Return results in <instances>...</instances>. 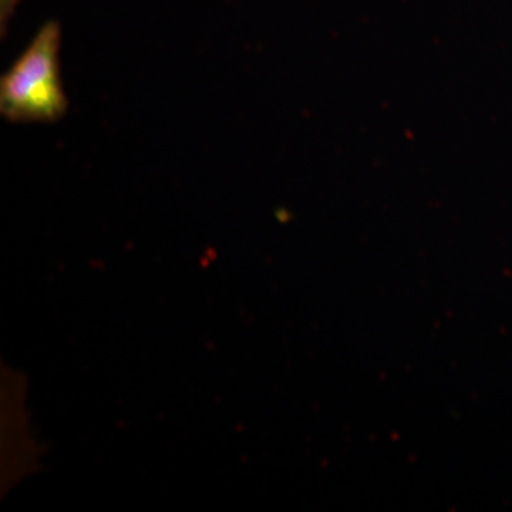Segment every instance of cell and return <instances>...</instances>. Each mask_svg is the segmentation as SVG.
Here are the masks:
<instances>
[{"label": "cell", "mask_w": 512, "mask_h": 512, "mask_svg": "<svg viewBox=\"0 0 512 512\" xmlns=\"http://www.w3.org/2000/svg\"><path fill=\"white\" fill-rule=\"evenodd\" d=\"M60 28L47 23L0 82V111L15 123H52L69 109L60 76Z\"/></svg>", "instance_id": "6da1fadb"}]
</instances>
